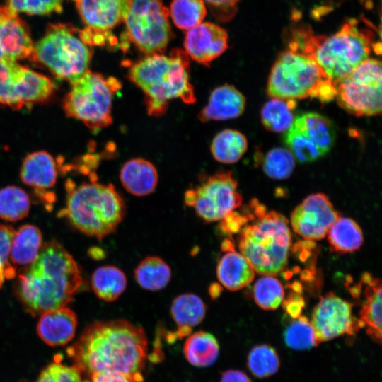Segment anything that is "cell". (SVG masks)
<instances>
[{
    "instance_id": "cell-39",
    "label": "cell",
    "mask_w": 382,
    "mask_h": 382,
    "mask_svg": "<svg viewBox=\"0 0 382 382\" xmlns=\"http://www.w3.org/2000/svg\"><path fill=\"white\" fill-rule=\"evenodd\" d=\"M253 296L257 306L262 309L274 310L284 299V288L277 279L271 275H263L254 285Z\"/></svg>"
},
{
    "instance_id": "cell-5",
    "label": "cell",
    "mask_w": 382,
    "mask_h": 382,
    "mask_svg": "<svg viewBox=\"0 0 382 382\" xmlns=\"http://www.w3.org/2000/svg\"><path fill=\"white\" fill-rule=\"evenodd\" d=\"M188 69L187 54L177 50L170 56L150 54L132 65L129 76L144 93L149 113L158 116L166 112L170 100L195 101Z\"/></svg>"
},
{
    "instance_id": "cell-31",
    "label": "cell",
    "mask_w": 382,
    "mask_h": 382,
    "mask_svg": "<svg viewBox=\"0 0 382 382\" xmlns=\"http://www.w3.org/2000/svg\"><path fill=\"white\" fill-rule=\"evenodd\" d=\"M134 277L143 289L157 291L164 289L171 279L169 265L161 257L148 256L137 265Z\"/></svg>"
},
{
    "instance_id": "cell-24",
    "label": "cell",
    "mask_w": 382,
    "mask_h": 382,
    "mask_svg": "<svg viewBox=\"0 0 382 382\" xmlns=\"http://www.w3.org/2000/svg\"><path fill=\"white\" fill-rule=\"evenodd\" d=\"M120 178L128 192L135 196H145L156 188L158 173L155 166L149 161L133 158L123 165Z\"/></svg>"
},
{
    "instance_id": "cell-34",
    "label": "cell",
    "mask_w": 382,
    "mask_h": 382,
    "mask_svg": "<svg viewBox=\"0 0 382 382\" xmlns=\"http://www.w3.org/2000/svg\"><path fill=\"white\" fill-rule=\"evenodd\" d=\"M30 209L28 194L17 186H6L0 190V218L18 221L26 217Z\"/></svg>"
},
{
    "instance_id": "cell-32",
    "label": "cell",
    "mask_w": 382,
    "mask_h": 382,
    "mask_svg": "<svg viewBox=\"0 0 382 382\" xmlns=\"http://www.w3.org/2000/svg\"><path fill=\"white\" fill-rule=\"evenodd\" d=\"M248 141L245 135L234 129H224L212 140L211 152L217 161L234 163L245 154Z\"/></svg>"
},
{
    "instance_id": "cell-6",
    "label": "cell",
    "mask_w": 382,
    "mask_h": 382,
    "mask_svg": "<svg viewBox=\"0 0 382 382\" xmlns=\"http://www.w3.org/2000/svg\"><path fill=\"white\" fill-rule=\"evenodd\" d=\"M125 214L124 200L112 184L92 182L70 185L59 216L83 233L102 239L116 230Z\"/></svg>"
},
{
    "instance_id": "cell-42",
    "label": "cell",
    "mask_w": 382,
    "mask_h": 382,
    "mask_svg": "<svg viewBox=\"0 0 382 382\" xmlns=\"http://www.w3.org/2000/svg\"><path fill=\"white\" fill-rule=\"evenodd\" d=\"M15 229L11 226L0 225V289L6 279L16 276V266L10 260V248Z\"/></svg>"
},
{
    "instance_id": "cell-4",
    "label": "cell",
    "mask_w": 382,
    "mask_h": 382,
    "mask_svg": "<svg viewBox=\"0 0 382 382\" xmlns=\"http://www.w3.org/2000/svg\"><path fill=\"white\" fill-rule=\"evenodd\" d=\"M247 221L239 230L241 253L262 275H275L286 267L291 245L287 219L275 211L267 212L257 200L251 201Z\"/></svg>"
},
{
    "instance_id": "cell-41",
    "label": "cell",
    "mask_w": 382,
    "mask_h": 382,
    "mask_svg": "<svg viewBox=\"0 0 382 382\" xmlns=\"http://www.w3.org/2000/svg\"><path fill=\"white\" fill-rule=\"evenodd\" d=\"M35 382H89L74 364L67 366L60 361L48 364L40 372Z\"/></svg>"
},
{
    "instance_id": "cell-15",
    "label": "cell",
    "mask_w": 382,
    "mask_h": 382,
    "mask_svg": "<svg viewBox=\"0 0 382 382\" xmlns=\"http://www.w3.org/2000/svg\"><path fill=\"white\" fill-rule=\"evenodd\" d=\"M340 216L329 198L323 193L306 197L291 212L293 230L307 240H320Z\"/></svg>"
},
{
    "instance_id": "cell-40",
    "label": "cell",
    "mask_w": 382,
    "mask_h": 382,
    "mask_svg": "<svg viewBox=\"0 0 382 382\" xmlns=\"http://www.w3.org/2000/svg\"><path fill=\"white\" fill-rule=\"evenodd\" d=\"M295 158L288 149L276 147L269 151L262 162L267 175L275 180H284L292 173Z\"/></svg>"
},
{
    "instance_id": "cell-36",
    "label": "cell",
    "mask_w": 382,
    "mask_h": 382,
    "mask_svg": "<svg viewBox=\"0 0 382 382\" xmlns=\"http://www.w3.org/2000/svg\"><path fill=\"white\" fill-rule=\"evenodd\" d=\"M279 354L270 345L255 346L248 355V369L256 378H265L274 375L279 370Z\"/></svg>"
},
{
    "instance_id": "cell-35",
    "label": "cell",
    "mask_w": 382,
    "mask_h": 382,
    "mask_svg": "<svg viewBox=\"0 0 382 382\" xmlns=\"http://www.w3.org/2000/svg\"><path fill=\"white\" fill-rule=\"evenodd\" d=\"M206 13L202 0H173L169 11L175 25L187 30L200 24Z\"/></svg>"
},
{
    "instance_id": "cell-28",
    "label": "cell",
    "mask_w": 382,
    "mask_h": 382,
    "mask_svg": "<svg viewBox=\"0 0 382 382\" xmlns=\"http://www.w3.org/2000/svg\"><path fill=\"white\" fill-rule=\"evenodd\" d=\"M294 123L325 154L335 139L332 122L323 115L308 112L296 117Z\"/></svg>"
},
{
    "instance_id": "cell-1",
    "label": "cell",
    "mask_w": 382,
    "mask_h": 382,
    "mask_svg": "<svg viewBox=\"0 0 382 382\" xmlns=\"http://www.w3.org/2000/svg\"><path fill=\"white\" fill-rule=\"evenodd\" d=\"M148 341L142 328L124 319L95 322L67 349L83 375L113 371L142 382Z\"/></svg>"
},
{
    "instance_id": "cell-45",
    "label": "cell",
    "mask_w": 382,
    "mask_h": 382,
    "mask_svg": "<svg viewBox=\"0 0 382 382\" xmlns=\"http://www.w3.org/2000/svg\"><path fill=\"white\" fill-rule=\"evenodd\" d=\"M89 377V382H134L128 376L113 371L96 372Z\"/></svg>"
},
{
    "instance_id": "cell-37",
    "label": "cell",
    "mask_w": 382,
    "mask_h": 382,
    "mask_svg": "<svg viewBox=\"0 0 382 382\" xmlns=\"http://www.w3.org/2000/svg\"><path fill=\"white\" fill-rule=\"evenodd\" d=\"M284 340L287 347L298 351L311 349L320 343L311 322L303 316L296 318L286 327Z\"/></svg>"
},
{
    "instance_id": "cell-18",
    "label": "cell",
    "mask_w": 382,
    "mask_h": 382,
    "mask_svg": "<svg viewBox=\"0 0 382 382\" xmlns=\"http://www.w3.org/2000/svg\"><path fill=\"white\" fill-rule=\"evenodd\" d=\"M33 44L28 28L8 6L0 5V48L5 59L16 61L29 57Z\"/></svg>"
},
{
    "instance_id": "cell-26",
    "label": "cell",
    "mask_w": 382,
    "mask_h": 382,
    "mask_svg": "<svg viewBox=\"0 0 382 382\" xmlns=\"http://www.w3.org/2000/svg\"><path fill=\"white\" fill-rule=\"evenodd\" d=\"M42 236L35 226L25 224L15 231L10 248V260L15 266H28L37 258L42 246Z\"/></svg>"
},
{
    "instance_id": "cell-29",
    "label": "cell",
    "mask_w": 382,
    "mask_h": 382,
    "mask_svg": "<svg viewBox=\"0 0 382 382\" xmlns=\"http://www.w3.org/2000/svg\"><path fill=\"white\" fill-rule=\"evenodd\" d=\"M127 281L124 272L114 265L98 267L91 276V286L101 300L110 302L117 299L125 291Z\"/></svg>"
},
{
    "instance_id": "cell-9",
    "label": "cell",
    "mask_w": 382,
    "mask_h": 382,
    "mask_svg": "<svg viewBox=\"0 0 382 382\" xmlns=\"http://www.w3.org/2000/svg\"><path fill=\"white\" fill-rule=\"evenodd\" d=\"M120 82L87 70L72 84L64 101L67 116L81 121L91 129L105 127L112 122V103Z\"/></svg>"
},
{
    "instance_id": "cell-8",
    "label": "cell",
    "mask_w": 382,
    "mask_h": 382,
    "mask_svg": "<svg viewBox=\"0 0 382 382\" xmlns=\"http://www.w3.org/2000/svg\"><path fill=\"white\" fill-rule=\"evenodd\" d=\"M30 57L73 84L88 70L91 52L76 29L57 23L49 25L44 37L33 45Z\"/></svg>"
},
{
    "instance_id": "cell-10",
    "label": "cell",
    "mask_w": 382,
    "mask_h": 382,
    "mask_svg": "<svg viewBox=\"0 0 382 382\" xmlns=\"http://www.w3.org/2000/svg\"><path fill=\"white\" fill-rule=\"evenodd\" d=\"M169 15L162 0H127L122 20L129 39L150 55L163 51L170 40Z\"/></svg>"
},
{
    "instance_id": "cell-23",
    "label": "cell",
    "mask_w": 382,
    "mask_h": 382,
    "mask_svg": "<svg viewBox=\"0 0 382 382\" xmlns=\"http://www.w3.org/2000/svg\"><path fill=\"white\" fill-rule=\"evenodd\" d=\"M20 177L25 185L36 190L51 188L54 185L57 177L54 158L45 151L28 154L22 163Z\"/></svg>"
},
{
    "instance_id": "cell-19",
    "label": "cell",
    "mask_w": 382,
    "mask_h": 382,
    "mask_svg": "<svg viewBox=\"0 0 382 382\" xmlns=\"http://www.w3.org/2000/svg\"><path fill=\"white\" fill-rule=\"evenodd\" d=\"M77 316L69 308L63 306L50 310L40 315L37 325L40 338L51 347L63 346L74 337Z\"/></svg>"
},
{
    "instance_id": "cell-33",
    "label": "cell",
    "mask_w": 382,
    "mask_h": 382,
    "mask_svg": "<svg viewBox=\"0 0 382 382\" xmlns=\"http://www.w3.org/2000/svg\"><path fill=\"white\" fill-rule=\"evenodd\" d=\"M295 100L273 98L267 101L261 110L264 127L274 132H286L294 120Z\"/></svg>"
},
{
    "instance_id": "cell-12",
    "label": "cell",
    "mask_w": 382,
    "mask_h": 382,
    "mask_svg": "<svg viewBox=\"0 0 382 382\" xmlns=\"http://www.w3.org/2000/svg\"><path fill=\"white\" fill-rule=\"evenodd\" d=\"M237 188L231 172H218L187 190L185 203L206 222L221 221L241 204L243 198Z\"/></svg>"
},
{
    "instance_id": "cell-7",
    "label": "cell",
    "mask_w": 382,
    "mask_h": 382,
    "mask_svg": "<svg viewBox=\"0 0 382 382\" xmlns=\"http://www.w3.org/2000/svg\"><path fill=\"white\" fill-rule=\"evenodd\" d=\"M267 93L275 98L311 97L328 102L335 97L336 89L313 59L289 48L280 54L271 69Z\"/></svg>"
},
{
    "instance_id": "cell-27",
    "label": "cell",
    "mask_w": 382,
    "mask_h": 382,
    "mask_svg": "<svg viewBox=\"0 0 382 382\" xmlns=\"http://www.w3.org/2000/svg\"><path fill=\"white\" fill-rule=\"evenodd\" d=\"M183 353L192 365L207 367L216 361L219 354V345L212 334L199 330L189 335L184 343Z\"/></svg>"
},
{
    "instance_id": "cell-20",
    "label": "cell",
    "mask_w": 382,
    "mask_h": 382,
    "mask_svg": "<svg viewBox=\"0 0 382 382\" xmlns=\"http://www.w3.org/2000/svg\"><path fill=\"white\" fill-rule=\"evenodd\" d=\"M245 106L244 96L233 86L225 84L212 92L207 105L199 114V119L208 122L236 118L243 112Z\"/></svg>"
},
{
    "instance_id": "cell-30",
    "label": "cell",
    "mask_w": 382,
    "mask_h": 382,
    "mask_svg": "<svg viewBox=\"0 0 382 382\" xmlns=\"http://www.w3.org/2000/svg\"><path fill=\"white\" fill-rule=\"evenodd\" d=\"M331 248L340 253H352L363 244V233L357 223L350 218L340 216L328 233Z\"/></svg>"
},
{
    "instance_id": "cell-11",
    "label": "cell",
    "mask_w": 382,
    "mask_h": 382,
    "mask_svg": "<svg viewBox=\"0 0 382 382\" xmlns=\"http://www.w3.org/2000/svg\"><path fill=\"white\" fill-rule=\"evenodd\" d=\"M381 63L367 59L335 83L339 105L357 116L381 112Z\"/></svg>"
},
{
    "instance_id": "cell-38",
    "label": "cell",
    "mask_w": 382,
    "mask_h": 382,
    "mask_svg": "<svg viewBox=\"0 0 382 382\" xmlns=\"http://www.w3.org/2000/svg\"><path fill=\"white\" fill-rule=\"evenodd\" d=\"M284 141L294 158L300 163L311 162L325 155L294 122L285 132Z\"/></svg>"
},
{
    "instance_id": "cell-17",
    "label": "cell",
    "mask_w": 382,
    "mask_h": 382,
    "mask_svg": "<svg viewBox=\"0 0 382 382\" xmlns=\"http://www.w3.org/2000/svg\"><path fill=\"white\" fill-rule=\"evenodd\" d=\"M227 39V33L220 26L209 22L201 23L187 31L184 47L192 59L207 64L226 50Z\"/></svg>"
},
{
    "instance_id": "cell-22",
    "label": "cell",
    "mask_w": 382,
    "mask_h": 382,
    "mask_svg": "<svg viewBox=\"0 0 382 382\" xmlns=\"http://www.w3.org/2000/svg\"><path fill=\"white\" fill-rule=\"evenodd\" d=\"M255 272L247 258L232 249L227 250L216 266L219 282L230 291H237L249 285L255 277Z\"/></svg>"
},
{
    "instance_id": "cell-2",
    "label": "cell",
    "mask_w": 382,
    "mask_h": 382,
    "mask_svg": "<svg viewBox=\"0 0 382 382\" xmlns=\"http://www.w3.org/2000/svg\"><path fill=\"white\" fill-rule=\"evenodd\" d=\"M83 278L72 255L62 243L42 244L35 260L18 274L15 292L33 316L65 306L81 286Z\"/></svg>"
},
{
    "instance_id": "cell-25",
    "label": "cell",
    "mask_w": 382,
    "mask_h": 382,
    "mask_svg": "<svg viewBox=\"0 0 382 382\" xmlns=\"http://www.w3.org/2000/svg\"><path fill=\"white\" fill-rule=\"evenodd\" d=\"M206 305L194 294H183L176 296L170 306L172 318L178 330L174 336L183 338L191 334L192 328L199 325L206 315Z\"/></svg>"
},
{
    "instance_id": "cell-13",
    "label": "cell",
    "mask_w": 382,
    "mask_h": 382,
    "mask_svg": "<svg viewBox=\"0 0 382 382\" xmlns=\"http://www.w3.org/2000/svg\"><path fill=\"white\" fill-rule=\"evenodd\" d=\"M53 91L54 84L47 76L16 61L0 59V103L21 108L47 100Z\"/></svg>"
},
{
    "instance_id": "cell-47",
    "label": "cell",
    "mask_w": 382,
    "mask_h": 382,
    "mask_svg": "<svg viewBox=\"0 0 382 382\" xmlns=\"http://www.w3.org/2000/svg\"><path fill=\"white\" fill-rule=\"evenodd\" d=\"M5 59V57H4V54L3 52L1 51V50L0 48V59Z\"/></svg>"
},
{
    "instance_id": "cell-46",
    "label": "cell",
    "mask_w": 382,
    "mask_h": 382,
    "mask_svg": "<svg viewBox=\"0 0 382 382\" xmlns=\"http://www.w3.org/2000/svg\"><path fill=\"white\" fill-rule=\"evenodd\" d=\"M219 382H251V381L243 371L228 369L222 373Z\"/></svg>"
},
{
    "instance_id": "cell-43",
    "label": "cell",
    "mask_w": 382,
    "mask_h": 382,
    "mask_svg": "<svg viewBox=\"0 0 382 382\" xmlns=\"http://www.w3.org/2000/svg\"><path fill=\"white\" fill-rule=\"evenodd\" d=\"M62 0H7L6 6L16 12L47 15L62 11Z\"/></svg>"
},
{
    "instance_id": "cell-21",
    "label": "cell",
    "mask_w": 382,
    "mask_h": 382,
    "mask_svg": "<svg viewBox=\"0 0 382 382\" xmlns=\"http://www.w3.org/2000/svg\"><path fill=\"white\" fill-rule=\"evenodd\" d=\"M364 301L359 312V325L376 342H381V282L368 272L361 277Z\"/></svg>"
},
{
    "instance_id": "cell-14",
    "label": "cell",
    "mask_w": 382,
    "mask_h": 382,
    "mask_svg": "<svg viewBox=\"0 0 382 382\" xmlns=\"http://www.w3.org/2000/svg\"><path fill=\"white\" fill-rule=\"evenodd\" d=\"M311 323L319 342L354 335L361 328L359 319L352 313V304L332 292L320 297Z\"/></svg>"
},
{
    "instance_id": "cell-44",
    "label": "cell",
    "mask_w": 382,
    "mask_h": 382,
    "mask_svg": "<svg viewBox=\"0 0 382 382\" xmlns=\"http://www.w3.org/2000/svg\"><path fill=\"white\" fill-rule=\"evenodd\" d=\"M213 10L218 17L222 20H228L236 11L237 4L240 0H202Z\"/></svg>"
},
{
    "instance_id": "cell-16",
    "label": "cell",
    "mask_w": 382,
    "mask_h": 382,
    "mask_svg": "<svg viewBox=\"0 0 382 382\" xmlns=\"http://www.w3.org/2000/svg\"><path fill=\"white\" fill-rule=\"evenodd\" d=\"M86 28L79 32L88 45H103L105 33L122 20L127 0H73Z\"/></svg>"
},
{
    "instance_id": "cell-3",
    "label": "cell",
    "mask_w": 382,
    "mask_h": 382,
    "mask_svg": "<svg viewBox=\"0 0 382 382\" xmlns=\"http://www.w3.org/2000/svg\"><path fill=\"white\" fill-rule=\"evenodd\" d=\"M374 35L350 19L330 36L313 35L308 30L295 33L289 48L310 57L335 84L369 58Z\"/></svg>"
}]
</instances>
